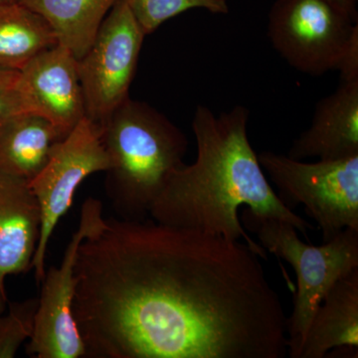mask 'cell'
Listing matches in <instances>:
<instances>
[{
	"mask_svg": "<svg viewBox=\"0 0 358 358\" xmlns=\"http://www.w3.org/2000/svg\"><path fill=\"white\" fill-rule=\"evenodd\" d=\"M249 245L154 219H105L78 249L88 358H284L287 317Z\"/></svg>",
	"mask_w": 358,
	"mask_h": 358,
	"instance_id": "obj_1",
	"label": "cell"
},
{
	"mask_svg": "<svg viewBox=\"0 0 358 358\" xmlns=\"http://www.w3.org/2000/svg\"><path fill=\"white\" fill-rule=\"evenodd\" d=\"M248 120L249 110L243 106L219 115L199 106L192 120L196 160L169 176L150 217L230 241H243L261 258L267 259V251L245 231L240 207L246 206L256 215L291 223L305 236L313 225L285 205L268 182L249 141Z\"/></svg>",
	"mask_w": 358,
	"mask_h": 358,
	"instance_id": "obj_2",
	"label": "cell"
},
{
	"mask_svg": "<svg viewBox=\"0 0 358 358\" xmlns=\"http://www.w3.org/2000/svg\"><path fill=\"white\" fill-rule=\"evenodd\" d=\"M110 159L105 189L124 220H145L188 148L185 134L147 103L127 99L100 128Z\"/></svg>",
	"mask_w": 358,
	"mask_h": 358,
	"instance_id": "obj_3",
	"label": "cell"
},
{
	"mask_svg": "<svg viewBox=\"0 0 358 358\" xmlns=\"http://www.w3.org/2000/svg\"><path fill=\"white\" fill-rule=\"evenodd\" d=\"M242 225L268 253L286 261L296 275L294 308L287 319L288 355L299 358L315 310L329 289L358 268V230L346 228L320 246L301 241L291 223L242 211Z\"/></svg>",
	"mask_w": 358,
	"mask_h": 358,
	"instance_id": "obj_4",
	"label": "cell"
},
{
	"mask_svg": "<svg viewBox=\"0 0 358 358\" xmlns=\"http://www.w3.org/2000/svg\"><path fill=\"white\" fill-rule=\"evenodd\" d=\"M357 21L329 0H277L268 36L294 69L312 76L358 74Z\"/></svg>",
	"mask_w": 358,
	"mask_h": 358,
	"instance_id": "obj_5",
	"label": "cell"
},
{
	"mask_svg": "<svg viewBox=\"0 0 358 358\" xmlns=\"http://www.w3.org/2000/svg\"><path fill=\"white\" fill-rule=\"evenodd\" d=\"M258 160L285 205L292 210L298 204L305 206L322 231V241L346 228L358 230V155L308 164L263 152Z\"/></svg>",
	"mask_w": 358,
	"mask_h": 358,
	"instance_id": "obj_6",
	"label": "cell"
},
{
	"mask_svg": "<svg viewBox=\"0 0 358 358\" xmlns=\"http://www.w3.org/2000/svg\"><path fill=\"white\" fill-rule=\"evenodd\" d=\"M145 37L126 2L117 0L78 60L86 117L99 128L129 98Z\"/></svg>",
	"mask_w": 358,
	"mask_h": 358,
	"instance_id": "obj_7",
	"label": "cell"
},
{
	"mask_svg": "<svg viewBox=\"0 0 358 358\" xmlns=\"http://www.w3.org/2000/svg\"><path fill=\"white\" fill-rule=\"evenodd\" d=\"M110 159L96 124L84 117L56 148L48 164L29 181L41 212V230L31 268L43 280L47 249L60 219L69 210L80 185L91 176L109 169Z\"/></svg>",
	"mask_w": 358,
	"mask_h": 358,
	"instance_id": "obj_8",
	"label": "cell"
},
{
	"mask_svg": "<svg viewBox=\"0 0 358 358\" xmlns=\"http://www.w3.org/2000/svg\"><path fill=\"white\" fill-rule=\"evenodd\" d=\"M100 200L88 199L81 209L79 226L73 233L59 267L45 272L38 298L34 331L26 352L36 358L85 357L86 350L73 313L77 279L78 249L82 241L102 223Z\"/></svg>",
	"mask_w": 358,
	"mask_h": 358,
	"instance_id": "obj_9",
	"label": "cell"
},
{
	"mask_svg": "<svg viewBox=\"0 0 358 358\" xmlns=\"http://www.w3.org/2000/svg\"><path fill=\"white\" fill-rule=\"evenodd\" d=\"M14 87L26 112L41 115L67 133L86 117L78 60L62 45L42 52L18 71Z\"/></svg>",
	"mask_w": 358,
	"mask_h": 358,
	"instance_id": "obj_10",
	"label": "cell"
},
{
	"mask_svg": "<svg viewBox=\"0 0 358 358\" xmlns=\"http://www.w3.org/2000/svg\"><path fill=\"white\" fill-rule=\"evenodd\" d=\"M358 155V74L341 76L338 88L315 106L312 124L294 141L288 157L322 160Z\"/></svg>",
	"mask_w": 358,
	"mask_h": 358,
	"instance_id": "obj_11",
	"label": "cell"
},
{
	"mask_svg": "<svg viewBox=\"0 0 358 358\" xmlns=\"http://www.w3.org/2000/svg\"><path fill=\"white\" fill-rule=\"evenodd\" d=\"M41 212L29 181L0 171V288L7 275L31 270Z\"/></svg>",
	"mask_w": 358,
	"mask_h": 358,
	"instance_id": "obj_12",
	"label": "cell"
},
{
	"mask_svg": "<svg viewBox=\"0 0 358 358\" xmlns=\"http://www.w3.org/2000/svg\"><path fill=\"white\" fill-rule=\"evenodd\" d=\"M358 357V268L329 289L313 315L299 358Z\"/></svg>",
	"mask_w": 358,
	"mask_h": 358,
	"instance_id": "obj_13",
	"label": "cell"
},
{
	"mask_svg": "<svg viewBox=\"0 0 358 358\" xmlns=\"http://www.w3.org/2000/svg\"><path fill=\"white\" fill-rule=\"evenodd\" d=\"M68 134L41 115H15L0 129V171L32 180Z\"/></svg>",
	"mask_w": 358,
	"mask_h": 358,
	"instance_id": "obj_14",
	"label": "cell"
},
{
	"mask_svg": "<svg viewBox=\"0 0 358 358\" xmlns=\"http://www.w3.org/2000/svg\"><path fill=\"white\" fill-rule=\"evenodd\" d=\"M40 14L55 33L58 44L77 60L93 43L106 16L117 0H18Z\"/></svg>",
	"mask_w": 358,
	"mask_h": 358,
	"instance_id": "obj_15",
	"label": "cell"
},
{
	"mask_svg": "<svg viewBox=\"0 0 358 358\" xmlns=\"http://www.w3.org/2000/svg\"><path fill=\"white\" fill-rule=\"evenodd\" d=\"M57 44L55 33L40 14L20 2L0 8V68L20 71Z\"/></svg>",
	"mask_w": 358,
	"mask_h": 358,
	"instance_id": "obj_16",
	"label": "cell"
},
{
	"mask_svg": "<svg viewBox=\"0 0 358 358\" xmlns=\"http://www.w3.org/2000/svg\"><path fill=\"white\" fill-rule=\"evenodd\" d=\"M147 35L152 34L162 23L190 9L201 8L215 14L229 13L226 0H124Z\"/></svg>",
	"mask_w": 358,
	"mask_h": 358,
	"instance_id": "obj_17",
	"label": "cell"
},
{
	"mask_svg": "<svg viewBox=\"0 0 358 358\" xmlns=\"http://www.w3.org/2000/svg\"><path fill=\"white\" fill-rule=\"evenodd\" d=\"M38 298L9 303L8 313L0 315V358H13L31 338Z\"/></svg>",
	"mask_w": 358,
	"mask_h": 358,
	"instance_id": "obj_18",
	"label": "cell"
},
{
	"mask_svg": "<svg viewBox=\"0 0 358 358\" xmlns=\"http://www.w3.org/2000/svg\"><path fill=\"white\" fill-rule=\"evenodd\" d=\"M27 112L14 84L0 87V129L15 115Z\"/></svg>",
	"mask_w": 358,
	"mask_h": 358,
	"instance_id": "obj_19",
	"label": "cell"
},
{
	"mask_svg": "<svg viewBox=\"0 0 358 358\" xmlns=\"http://www.w3.org/2000/svg\"><path fill=\"white\" fill-rule=\"evenodd\" d=\"M329 1H331L334 6L339 7V8L343 9L345 13L352 16L355 20H358L357 0H329Z\"/></svg>",
	"mask_w": 358,
	"mask_h": 358,
	"instance_id": "obj_20",
	"label": "cell"
},
{
	"mask_svg": "<svg viewBox=\"0 0 358 358\" xmlns=\"http://www.w3.org/2000/svg\"><path fill=\"white\" fill-rule=\"evenodd\" d=\"M18 71L7 70L0 68V87L14 84L17 78Z\"/></svg>",
	"mask_w": 358,
	"mask_h": 358,
	"instance_id": "obj_21",
	"label": "cell"
},
{
	"mask_svg": "<svg viewBox=\"0 0 358 358\" xmlns=\"http://www.w3.org/2000/svg\"><path fill=\"white\" fill-rule=\"evenodd\" d=\"M6 303L7 296L6 289L0 288V315L6 310Z\"/></svg>",
	"mask_w": 358,
	"mask_h": 358,
	"instance_id": "obj_22",
	"label": "cell"
},
{
	"mask_svg": "<svg viewBox=\"0 0 358 358\" xmlns=\"http://www.w3.org/2000/svg\"><path fill=\"white\" fill-rule=\"evenodd\" d=\"M18 2V0H0V8L1 7L10 6V4L16 3Z\"/></svg>",
	"mask_w": 358,
	"mask_h": 358,
	"instance_id": "obj_23",
	"label": "cell"
}]
</instances>
